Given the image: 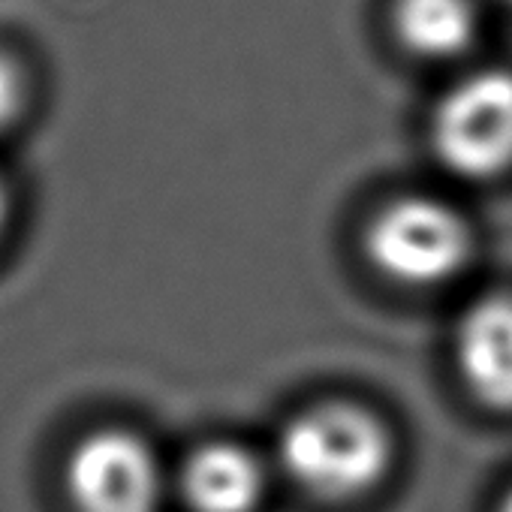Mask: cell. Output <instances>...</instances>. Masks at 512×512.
Masks as SVG:
<instances>
[{
  "instance_id": "cell-3",
  "label": "cell",
  "mask_w": 512,
  "mask_h": 512,
  "mask_svg": "<svg viewBox=\"0 0 512 512\" xmlns=\"http://www.w3.org/2000/svg\"><path fill=\"white\" fill-rule=\"evenodd\" d=\"M431 148L446 172L485 181L512 166V73L488 67L455 82L431 115Z\"/></svg>"
},
{
  "instance_id": "cell-10",
  "label": "cell",
  "mask_w": 512,
  "mask_h": 512,
  "mask_svg": "<svg viewBox=\"0 0 512 512\" xmlns=\"http://www.w3.org/2000/svg\"><path fill=\"white\" fill-rule=\"evenodd\" d=\"M500 512H512V491L506 494V500H503V506H500Z\"/></svg>"
},
{
  "instance_id": "cell-5",
  "label": "cell",
  "mask_w": 512,
  "mask_h": 512,
  "mask_svg": "<svg viewBox=\"0 0 512 512\" xmlns=\"http://www.w3.org/2000/svg\"><path fill=\"white\" fill-rule=\"evenodd\" d=\"M455 362L476 401L512 410V296L479 299L461 314Z\"/></svg>"
},
{
  "instance_id": "cell-2",
  "label": "cell",
  "mask_w": 512,
  "mask_h": 512,
  "mask_svg": "<svg viewBox=\"0 0 512 512\" xmlns=\"http://www.w3.org/2000/svg\"><path fill=\"white\" fill-rule=\"evenodd\" d=\"M362 244L383 278L401 287H437L464 272L473 253V232L446 202L404 196L371 217Z\"/></svg>"
},
{
  "instance_id": "cell-4",
  "label": "cell",
  "mask_w": 512,
  "mask_h": 512,
  "mask_svg": "<svg viewBox=\"0 0 512 512\" xmlns=\"http://www.w3.org/2000/svg\"><path fill=\"white\" fill-rule=\"evenodd\" d=\"M67 491L79 512H157L160 461L136 431L100 428L70 452Z\"/></svg>"
},
{
  "instance_id": "cell-6",
  "label": "cell",
  "mask_w": 512,
  "mask_h": 512,
  "mask_svg": "<svg viewBox=\"0 0 512 512\" xmlns=\"http://www.w3.org/2000/svg\"><path fill=\"white\" fill-rule=\"evenodd\" d=\"M181 488L193 512H253L266 494V467L250 449L214 440L187 458Z\"/></svg>"
},
{
  "instance_id": "cell-8",
  "label": "cell",
  "mask_w": 512,
  "mask_h": 512,
  "mask_svg": "<svg viewBox=\"0 0 512 512\" xmlns=\"http://www.w3.org/2000/svg\"><path fill=\"white\" fill-rule=\"evenodd\" d=\"M28 103H31V76L25 64L13 52L0 49V133L13 130L22 121Z\"/></svg>"
},
{
  "instance_id": "cell-1",
  "label": "cell",
  "mask_w": 512,
  "mask_h": 512,
  "mask_svg": "<svg viewBox=\"0 0 512 512\" xmlns=\"http://www.w3.org/2000/svg\"><path fill=\"white\" fill-rule=\"evenodd\" d=\"M281 464L305 491L344 500L365 494L386 476L392 437L362 404L326 401L296 413L284 425Z\"/></svg>"
},
{
  "instance_id": "cell-9",
  "label": "cell",
  "mask_w": 512,
  "mask_h": 512,
  "mask_svg": "<svg viewBox=\"0 0 512 512\" xmlns=\"http://www.w3.org/2000/svg\"><path fill=\"white\" fill-rule=\"evenodd\" d=\"M10 211H13V196H10V184L0 172V235H4L7 223H10Z\"/></svg>"
},
{
  "instance_id": "cell-11",
  "label": "cell",
  "mask_w": 512,
  "mask_h": 512,
  "mask_svg": "<svg viewBox=\"0 0 512 512\" xmlns=\"http://www.w3.org/2000/svg\"><path fill=\"white\" fill-rule=\"evenodd\" d=\"M509 4H512V0H509Z\"/></svg>"
},
{
  "instance_id": "cell-7",
  "label": "cell",
  "mask_w": 512,
  "mask_h": 512,
  "mask_svg": "<svg viewBox=\"0 0 512 512\" xmlns=\"http://www.w3.org/2000/svg\"><path fill=\"white\" fill-rule=\"evenodd\" d=\"M392 25L407 52L428 61H449L470 49L479 16L473 0H395Z\"/></svg>"
}]
</instances>
